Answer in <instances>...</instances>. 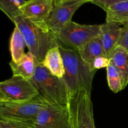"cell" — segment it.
Returning a JSON list of instances; mask_svg holds the SVG:
<instances>
[{"label":"cell","mask_w":128,"mask_h":128,"mask_svg":"<svg viewBox=\"0 0 128 128\" xmlns=\"http://www.w3.org/2000/svg\"><path fill=\"white\" fill-rule=\"evenodd\" d=\"M61 52L65 73L62 80L67 87L70 98L80 91L91 96V87L96 71H92L82 61L78 51L58 44Z\"/></svg>","instance_id":"cell-1"},{"label":"cell","mask_w":128,"mask_h":128,"mask_svg":"<svg viewBox=\"0 0 128 128\" xmlns=\"http://www.w3.org/2000/svg\"><path fill=\"white\" fill-rule=\"evenodd\" d=\"M12 22L22 33L29 52L38 61L41 62L48 50L58 46L56 39L46 24L34 22L21 14Z\"/></svg>","instance_id":"cell-2"},{"label":"cell","mask_w":128,"mask_h":128,"mask_svg":"<svg viewBox=\"0 0 128 128\" xmlns=\"http://www.w3.org/2000/svg\"><path fill=\"white\" fill-rule=\"evenodd\" d=\"M39 93L48 101L62 106H69L70 96L62 78L52 74L41 62L36 60V68L30 80Z\"/></svg>","instance_id":"cell-3"},{"label":"cell","mask_w":128,"mask_h":128,"mask_svg":"<svg viewBox=\"0 0 128 128\" xmlns=\"http://www.w3.org/2000/svg\"><path fill=\"white\" fill-rule=\"evenodd\" d=\"M47 101L40 94L28 101H0V120L15 121L34 124Z\"/></svg>","instance_id":"cell-4"},{"label":"cell","mask_w":128,"mask_h":128,"mask_svg":"<svg viewBox=\"0 0 128 128\" xmlns=\"http://www.w3.org/2000/svg\"><path fill=\"white\" fill-rule=\"evenodd\" d=\"M101 34V24H66L55 36L58 44L79 51L86 43Z\"/></svg>","instance_id":"cell-5"},{"label":"cell","mask_w":128,"mask_h":128,"mask_svg":"<svg viewBox=\"0 0 128 128\" xmlns=\"http://www.w3.org/2000/svg\"><path fill=\"white\" fill-rule=\"evenodd\" d=\"M71 128H96L91 96L80 91L70 98Z\"/></svg>","instance_id":"cell-6"},{"label":"cell","mask_w":128,"mask_h":128,"mask_svg":"<svg viewBox=\"0 0 128 128\" xmlns=\"http://www.w3.org/2000/svg\"><path fill=\"white\" fill-rule=\"evenodd\" d=\"M34 125L35 128H71L69 106L47 101L38 114Z\"/></svg>","instance_id":"cell-7"},{"label":"cell","mask_w":128,"mask_h":128,"mask_svg":"<svg viewBox=\"0 0 128 128\" xmlns=\"http://www.w3.org/2000/svg\"><path fill=\"white\" fill-rule=\"evenodd\" d=\"M0 92L8 101H28L38 95L39 92L30 80L18 76L0 82Z\"/></svg>","instance_id":"cell-8"},{"label":"cell","mask_w":128,"mask_h":128,"mask_svg":"<svg viewBox=\"0 0 128 128\" xmlns=\"http://www.w3.org/2000/svg\"><path fill=\"white\" fill-rule=\"evenodd\" d=\"M86 2H76L54 6L46 24L53 36H55L66 24L71 21L76 11Z\"/></svg>","instance_id":"cell-9"},{"label":"cell","mask_w":128,"mask_h":128,"mask_svg":"<svg viewBox=\"0 0 128 128\" xmlns=\"http://www.w3.org/2000/svg\"><path fill=\"white\" fill-rule=\"evenodd\" d=\"M54 7V0H28L20 8V14L34 22L46 24Z\"/></svg>","instance_id":"cell-10"},{"label":"cell","mask_w":128,"mask_h":128,"mask_svg":"<svg viewBox=\"0 0 128 128\" xmlns=\"http://www.w3.org/2000/svg\"><path fill=\"white\" fill-rule=\"evenodd\" d=\"M121 30L122 27L120 26V24L112 21H106L105 23L101 24L100 36L104 55L108 58L118 46Z\"/></svg>","instance_id":"cell-11"},{"label":"cell","mask_w":128,"mask_h":128,"mask_svg":"<svg viewBox=\"0 0 128 128\" xmlns=\"http://www.w3.org/2000/svg\"><path fill=\"white\" fill-rule=\"evenodd\" d=\"M41 63L52 74L60 78H63L65 73L64 66L58 46L48 50Z\"/></svg>","instance_id":"cell-12"},{"label":"cell","mask_w":128,"mask_h":128,"mask_svg":"<svg viewBox=\"0 0 128 128\" xmlns=\"http://www.w3.org/2000/svg\"><path fill=\"white\" fill-rule=\"evenodd\" d=\"M78 52L82 61L92 71H94L92 70L93 61L98 56H105L101 36L100 35L89 41Z\"/></svg>","instance_id":"cell-13"},{"label":"cell","mask_w":128,"mask_h":128,"mask_svg":"<svg viewBox=\"0 0 128 128\" xmlns=\"http://www.w3.org/2000/svg\"><path fill=\"white\" fill-rule=\"evenodd\" d=\"M36 60L34 56L28 51L17 63L11 61L10 62V66L13 76H21L28 80H31L34 73Z\"/></svg>","instance_id":"cell-14"},{"label":"cell","mask_w":128,"mask_h":128,"mask_svg":"<svg viewBox=\"0 0 128 128\" xmlns=\"http://www.w3.org/2000/svg\"><path fill=\"white\" fill-rule=\"evenodd\" d=\"M109 59L121 75L123 88L128 84V51L124 48L118 46L114 49Z\"/></svg>","instance_id":"cell-15"},{"label":"cell","mask_w":128,"mask_h":128,"mask_svg":"<svg viewBox=\"0 0 128 128\" xmlns=\"http://www.w3.org/2000/svg\"><path fill=\"white\" fill-rule=\"evenodd\" d=\"M26 46V41L22 33L15 26L10 39V50L12 58L11 61L17 63L24 57L25 55L24 48Z\"/></svg>","instance_id":"cell-16"},{"label":"cell","mask_w":128,"mask_h":128,"mask_svg":"<svg viewBox=\"0 0 128 128\" xmlns=\"http://www.w3.org/2000/svg\"><path fill=\"white\" fill-rule=\"evenodd\" d=\"M106 12V21H112L119 24H123L128 21V0L112 5Z\"/></svg>","instance_id":"cell-17"},{"label":"cell","mask_w":128,"mask_h":128,"mask_svg":"<svg viewBox=\"0 0 128 128\" xmlns=\"http://www.w3.org/2000/svg\"><path fill=\"white\" fill-rule=\"evenodd\" d=\"M107 70V80L110 90L114 93L124 90L121 75L116 67L110 63L106 68Z\"/></svg>","instance_id":"cell-18"},{"label":"cell","mask_w":128,"mask_h":128,"mask_svg":"<svg viewBox=\"0 0 128 128\" xmlns=\"http://www.w3.org/2000/svg\"><path fill=\"white\" fill-rule=\"evenodd\" d=\"M25 2L26 0H0V10L13 21L20 14V9Z\"/></svg>","instance_id":"cell-19"},{"label":"cell","mask_w":128,"mask_h":128,"mask_svg":"<svg viewBox=\"0 0 128 128\" xmlns=\"http://www.w3.org/2000/svg\"><path fill=\"white\" fill-rule=\"evenodd\" d=\"M0 128H35L34 125L15 121L0 120Z\"/></svg>","instance_id":"cell-20"},{"label":"cell","mask_w":128,"mask_h":128,"mask_svg":"<svg viewBox=\"0 0 128 128\" xmlns=\"http://www.w3.org/2000/svg\"><path fill=\"white\" fill-rule=\"evenodd\" d=\"M111 63V61L105 56H98L96 58L92 63V70L96 71L100 69L107 68Z\"/></svg>","instance_id":"cell-21"},{"label":"cell","mask_w":128,"mask_h":128,"mask_svg":"<svg viewBox=\"0 0 128 128\" xmlns=\"http://www.w3.org/2000/svg\"><path fill=\"white\" fill-rule=\"evenodd\" d=\"M118 46H121L128 51V25H123L122 27Z\"/></svg>","instance_id":"cell-22"},{"label":"cell","mask_w":128,"mask_h":128,"mask_svg":"<svg viewBox=\"0 0 128 128\" xmlns=\"http://www.w3.org/2000/svg\"><path fill=\"white\" fill-rule=\"evenodd\" d=\"M126 0H92L91 3L94 4L105 11L111 6Z\"/></svg>","instance_id":"cell-23"},{"label":"cell","mask_w":128,"mask_h":128,"mask_svg":"<svg viewBox=\"0 0 128 128\" xmlns=\"http://www.w3.org/2000/svg\"><path fill=\"white\" fill-rule=\"evenodd\" d=\"M92 0H54V6L63 4L70 3V2H91Z\"/></svg>","instance_id":"cell-24"},{"label":"cell","mask_w":128,"mask_h":128,"mask_svg":"<svg viewBox=\"0 0 128 128\" xmlns=\"http://www.w3.org/2000/svg\"><path fill=\"white\" fill-rule=\"evenodd\" d=\"M5 100H5V98H4V96H2V95L1 94V92H0V101H5Z\"/></svg>","instance_id":"cell-25"},{"label":"cell","mask_w":128,"mask_h":128,"mask_svg":"<svg viewBox=\"0 0 128 128\" xmlns=\"http://www.w3.org/2000/svg\"><path fill=\"white\" fill-rule=\"evenodd\" d=\"M122 25H128V21H126V22H125Z\"/></svg>","instance_id":"cell-26"}]
</instances>
